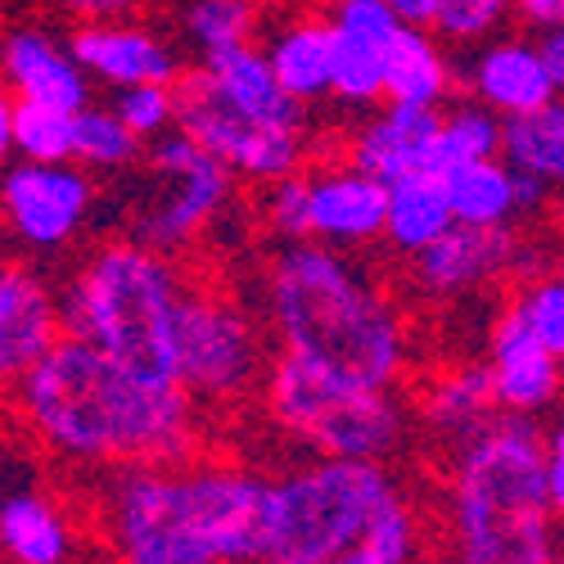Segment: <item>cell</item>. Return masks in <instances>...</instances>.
Returning <instances> with one entry per match:
<instances>
[{
    "label": "cell",
    "mask_w": 564,
    "mask_h": 564,
    "mask_svg": "<svg viewBox=\"0 0 564 564\" xmlns=\"http://www.w3.org/2000/svg\"><path fill=\"white\" fill-rule=\"evenodd\" d=\"M10 389L23 434L77 469L181 465L199 447V402L176 375L140 370L77 335Z\"/></svg>",
    "instance_id": "cell-1"
},
{
    "label": "cell",
    "mask_w": 564,
    "mask_h": 564,
    "mask_svg": "<svg viewBox=\"0 0 564 564\" xmlns=\"http://www.w3.org/2000/svg\"><path fill=\"white\" fill-rule=\"evenodd\" d=\"M262 303L280 352L357 384H402L411 361L402 312L344 249L316 240L280 245L262 271Z\"/></svg>",
    "instance_id": "cell-2"
},
{
    "label": "cell",
    "mask_w": 564,
    "mask_h": 564,
    "mask_svg": "<svg viewBox=\"0 0 564 564\" xmlns=\"http://www.w3.org/2000/svg\"><path fill=\"white\" fill-rule=\"evenodd\" d=\"M555 510L546 492V430L497 415L452 447L443 533L447 564H555Z\"/></svg>",
    "instance_id": "cell-3"
},
{
    "label": "cell",
    "mask_w": 564,
    "mask_h": 564,
    "mask_svg": "<svg viewBox=\"0 0 564 564\" xmlns=\"http://www.w3.org/2000/svg\"><path fill=\"white\" fill-rule=\"evenodd\" d=\"M425 546L420 510L384 460L307 456L271 479L267 555L280 564H330L370 551L389 564H415Z\"/></svg>",
    "instance_id": "cell-4"
},
{
    "label": "cell",
    "mask_w": 564,
    "mask_h": 564,
    "mask_svg": "<svg viewBox=\"0 0 564 564\" xmlns=\"http://www.w3.org/2000/svg\"><path fill=\"white\" fill-rule=\"evenodd\" d=\"M191 299L172 253L118 235L90 253L64 290L68 335L140 370L176 375V325Z\"/></svg>",
    "instance_id": "cell-5"
},
{
    "label": "cell",
    "mask_w": 564,
    "mask_h": 564,
    "mask_svg": "<svg viewBox=\"0 0 564 564\" xmlns=\"http://www.w3.org/2000/svg\"><path fill=\"white\" fill-rule=\"evenodd\" d=\"M262 411L307 456H339V460H393L411 443V406L398 389H375L344 380L335 370H321L303 357L275 352Z\"/></svg>",
    "instance_id": "cell-6"
},
{
    "label": "cell",
    "mask_w": 564,
    "mask_h": 564,
    "mask_svg": "<svg viewBox=\"0 0 564 564\" xmlns=\"http://www.w3.org/2000/svg\"><path fill=\"white\" fill-rule=\"evenodd\" d=\"M235 199V172L181 127L159 135L122 185V235L159 253L191 249Z\"/></svg>",
    "instance_id": "cell-7"
},
{
    "label": "cell",
    "mask_w": 564,
    "mask_h": 564,
    "mask_svg": "<svg viewBox=\"0 0 564 564\" xmlns=\"http://www.w3.org/2000/svg\"><path fill=\"white\" fill-rule=\"evenodd\" d=\"M96 506L113 564H221L208 542L185 460L113 469Z\"/></svg>",
    "instance_id": "cell-8"
},
{
    "label": "cell",
    "mask_w": 564,
    "mask_h": 564,
    "mask_svg": "<svg viewBox=\"0 0 564 564\" xmlns=\"http://www.w3.org/2000/svg\"><path fill=\"white\" fill-rule=\"evenodd\" d=\"M267 344L258 321L221 294L191 290L176 325V380L195 393V402L230 406L267 384Z\"/></svg>",
    "instance_id": "cell-9"
},
{
    "label": "cell",
    "mask_w": 564,
    "mask_h": 564,
    "mask_svg": "<svg viewBox=\"0 0 564 564\" xmlns=\"http://www.w3.org/2000/svg\"><path fill=\"white\" fill-rule=\"evenodd\" d=\"M176 105H181L176 127L185 135H195L240 181L271 185V181L299 176L307 163V127L262 122V118L230 109L199 73H185L176 82Z\"/></svg>",
    "instance_id": "cell-10"
},
{
    "label": "cell",
    "mask_w": 564,
    "mask_h": 564,
    "mask_svg": "<svg viewBox=\"0 0 564 564\" xmlns=\"http://www.w3.org/2000/svg\"><path fill=\"white\" fill-rule=\"evenodd\" d=\"M6 230L23 253L51 258L68 249L96 213V181L82 163H28L14 159L0 181Z\"/></svg>",
    "instance_id": "cell-11"
},
{
    "label": "cell",
    "mask_w": 564,
    "mask_h": 564,
    "mask_svg": "<svg viewBox=\"0 0 564 564\" xmlns=\"http://www.w3.org/2000/svg\"><path fill=\"white\" fill-rule=\"evenodd\" d=\"M484 366L492 375V393L501 415L538 420L564 398V361L533 335V325L514 312V303L488 325Z\"/></svg>",
    "instance_id": "cell-12"
},
{
    "label": "cell",
    "mask_w": 564,
    "mask_h": 564,
    "mask_svg": "<svg viewBox=\"0 0 564 564\" xmlns=\"http://www.w3.org/2000/svg\"><path fill=\"white\" fill-rule=\"evenodd\" d=\"M307 226L316 245H330L344 253L384 240L389 181L370 176L352 159L312 167L307 172Z\"/></svg>",
    "instance_id": "cell-13"
},
{
    "label": "cell",
    "mask_w": 564,
    "mask_h": 564,
    "mask_svg": "<svg viewBox=\"0 0 564 564\" xmlns=\"http://www.w3.org/2000/svg\"><path fill=\"white\" fill-rule=\"evenodd\" d=\"M524 267V245L514 240L510 226H452L438 245L411 258V280L415 290L434 299H460L475 294L492 280Z\"/></svg>",
    "instance_id": "cell-14"
},
{
    "label": "cell",
    "mask_w": 564,
    "mask_h": 564,
    "mask_svg": "<svg viewBox=\"0 0 564 564\" xmlns=\"http://www.w3.org/2000/svg\"><path fill=\"white\" fill-rule=\"evenodd\" d=\"M0 68H6V86L14 100L51 105L82 113L90 109V73L82 68L73 41H59L41 23H14L0 45Z\"/></svg>",
    "instance_id": "cell-15"
},
{
    "label": "cell",
    "mask_w": 564,
    "mask_h": 564,
    "mask_svg": "<svg viewBox=\"0 0 564 564\" xmlns=\"http://www.w3.org/2000/svg\"><path fill=\"white\" fill-rule=\"evenodd\" d=\"M460 77L469 86V100L488 105L506 122L524 118V113H538L551 100H560L542 45L524 41V36H492V41H484L479 51L465 59Z\"/></svg>",
    "instance_id": "cell-16"
},
{
    "label": "cell",
    "mask_w": 564,
    "mask_h": 564,
    "mask_svg": "<svg viewBox=\"0 0 564 564\" xmlns=\"http://www.w3.org/2000/svg\"><path fill=\"white\" fill-rule=\"evenodd\" d=\"M348 159L389 185L415 172H443V113L415 105L375 109L352 131Z\"/></svg>",
    "instance_id": "cell-17"
},
{
    "label": "cell",
    "mask_w": 564,
    "mask_h": 564,
    "mask_svg": "<svg viewBox=\"0 0 564 564\" xmlns=\"http://www.w3.org/2000/svg\"><path fill=\"white\" fill-rule=\"evenodd\" d=\"M68 335L64 299L45 285L28 262H10L0 271V370L14 384L45 352Z\"/></svg>",
    "instance_id": "cell-18"
},
{
    "label": "cell",
    "mask_w": 564,
    "mask_h": 564,
    "mask_svg": "<svg viewBox=\"0 0 564 564\" xmlns=\"http://www.w3.org/2000/svg\"><path fill=\"white\" fill-rule=\"evenodd\" d=\"M73 51L82 59V68L90 73V82L127 90V86H150V82H181V64L176 51L150 28L127 23V19H96L82 23L73 36Z\"/></svg>",
    "instance_id": "cell-19"
},
{
    "label": "cell",
    "mask_w": 564,
    "mask_h": 564,
    "mask_svg": "<svg viewBox=\"0 0 564 564\" xmlns=\"http://www.w3.org/2000/svg\"><path fill=\"white\" fill-rule=\"evenodd\" d=\"M0 551L10 564H73L77 524L68 506L41 484H14L0 506Z\"/></svg>",
    "instance_id": "cell-20"
},
{
    "label": "cell",
    "mask_w": 564,
    "mask_h": 564,
    "mask_svg": "<svg viewBox=\"0 0 564 564\" xmlns=\"http://www.w3.org/2000/svg\"><path fill=\"white\" fill-rule=\"evenodd\" d=\"M267 59L299 105L335 96V28L321 14H299L267 32Z\"/></svg>",
    "instance_id": "cell-21"
},
{
    "label": "cell",
    "mask_w": 564,
    "mask_h": 564,
    "mask_svg": "<svg viewBox=\"0 0 564 564\" xmlns=\"http://www.w3.org/2000/svg\"><path fill=\"white\" fill-rule=\"evenodd\" d=\"M497 415L501 406L492 393L488 366H452L434 375L425 398H420V425L447 447H460L465 438H475Z\"/></svg>",
    "instance_id": "cell-22"
},
{
    "label": "cell",
    "mask_w": 564,
    "mask_h": 564,
    "mask_svg": "<svg viewBox=\"0 0 564 564\" xmlns=\"http://www.w3.org/2000/svg\"><path fill=\"white\" fill-rule=\"evenodd\" d=\"M452 59L443 51V36L430 28L406 23L398 41L384 55V96L389 105H415V109H438L452 96Z\"/></svg>",
    "instance_id": "cell-23"
},
{
    "label": "cell",
    "mask_w": 564,
    "mask_h": 564,
    "mask_svg": "<svg viewBox=\"0 0 564 564\" xmlns=\"http://www.w3.org/2000/svg\"><path fill=\"white\" fill-rule=\"evenodd\" d=\"M452 226H456V208H452L443 172H415V176H402V181L389 185L384 245L393 253H402V258L425 253Z\"/></svg>",
    "instance_id": "cell-24"
},
{
    "label": "cell",
    "mask_w": 564,
    "mask_h": 564,
    "mask_svg": "<svg viewBox=\"0 0 564 564\" xmlns=\"http://www.w3.org/2000/svg\"><path fill=\"white\" fill-rule=\"evenodd\" d=\"M447 195L460 226H510L520 217V172L506 159H479L447 167Z\"/></svg>",
    "instance_id": "cell-25"
},
{
    "label": "cell",
    "mask_w": 564,
    "mask_h": 564,
    "mask_svg": "<svg viewBox=\"0 0 564 564\" xmlns=\"http://www.w3.org/2000/svg\"><path fill=\"white\" fill-rule=\"evenodd\" d=\"M0 150L28 163H77V113L6 96Z\"/></svg>",
    "instance_id": "cell-26"
},
{
    "label": "cell",
    "mask_w": 564,
    "mask_h": 564,
    "mask_svg": "<svg viewBox=\"0 0 564 564\" xmlns=\"http://www.w3.org/2000/svg\"><path fill=\"white\" fill-rule=\"evenodd\" d=\"M501 159L514 172L542 181L551 195H564V96L551 100L538 113L510 118L506 122V150H501Z\"/></svg>",
    "instance_id": "cell-27"
},
{
    "label": "cell",
    "mask_w": 564,
    "mask_h": 564,
    "mask_svg": "<svg viewBox=\"0 0 564 564\" xmlns=\"http://www.w3.org/2000/svg\"><path fill=\"white\" fill-rule=\"evenodd\" d=\"M393 10L452 45H484L501 32L514 0H393Z\"/></svg>",
    "instance_id": "cell-28"
},
{
    "label": "cell",
    "mask_w": 564,
    "mask_h": 564,
    "mask_svg": "<svg viewBox=\"0 0 564 564\" xmlns=\"http://www.w3.org/2000/svg\"><path fill=\"white\" fill-rule=\"evenodd\" d=\"M145 154H150V145L127 127V118L113 105H90L77 113V163L86 172L122 176V172L140 167Z\"/></svg>",
    "instance_id": "cell-29"
},
{
    "label": "cell",
    "mask_w": 564,
    "mask_h": 564,
    "mask_svg": "<svg viewBox=\"0 0 564 564\" xmlns=\"http://www.w3.org/2000/svg\"><path fill=\"white\" fill-rule=\"evenodd\" d=\"M258 0H185L181 6V36L195 45L199 59L235 45H253L258 36Z\"/></svg>",
    "instance_id": "cell-30"
},
{
    "label": "cell",
    "mask_w": 564,
    "mask_h": 564,
    "mask_svg": "<svg viewBox=\"0 0 564 564\" xmlns=\"http://www.w3.org/2000/svg\"><path fill=\"white\" fill-rule=\"evenodd\" d=\"M506 150V118L479 100H465L443 113V172L479 159H501Z\"/></svg>",
    "instance_id": "cell-31"
},
{
    "label": "cell",
    "mask_w": 564,
    "mask_h": 564,
    "mask_svg": "<svg viewBox=\"0 0 564 564\" xmlns=\"http://www.w3.org/2000/svg\"><path fill=\"white\" fill-rule=\"evenodd\" d=\"M384 55L380 45L352 41L344 32H335V100L344 109H375L389 105L384 96Z\"/></svg>",
    "instance_id": "cell-32"
},
{
    "label": "cell",
    "mask_w": 564,
    "mask_h": 564,
    "mask_svg": "<svg viewBox=\"0 0 564 564\" xmlns=\"http://www.w3.org/2000/svg\"><path fill=\"white\" fill-rule=\"evenodd\" d=\"M514 312H520L533 335L564 361V275L551 271V275H533L520 285V294H514Z\"/></svg>",
    "instance_id": "cell-33"
},
{
    "label": "cell",
    "mask_w": 564,
    "mask_h": 564,
    "mask_svg": "<svg viewBox=\"0 0 564 564\" xmlns=\"http://www.w3.org/2000/svg\"><path fill=\"white\" fill-rule=\"evenodd\" d=\"M113 109L127 118V127L140 135V140H159L167 131H176V86L167 82H150V86H127L113 96Z\"/></svg>",
    "instance_id": "cell-34"
},
{
    "label": "cell",
    "mask_w": 564,
    "mask_h": 564,
    "mask_svg": "<svg viewBox=\"0 0 564 564\" xmlns=\"http://www.w3.org/2000/svg\"><path fill=\"white\" fill-rule=\"evenodd\" d=\"M330 28L352 36V41H366V45H389L398 41V32L406 28V19L393 10V0H330Z\"/></svg>",
    "instance_id": "cell-35"
},
{
    "label": "cell",
    "mask_w": 564,
    "mask_h": 564,
    "mask_svg": "<svg viewBox=\"0 0 564 564\" xmlns=\"http://www.w3.org/2000/svg\"><path fill=\"white\" fill-rule=\"evenodd\" d=\"M262 221L285 245L312 240V226H307V172L267 185V195H262Z\"/></svg>",
    "instance_id": "cell-36"
},
{
    "label": "cell",
    "mask_w": 564,
    "mask_h": 564,
    "mask_svg": "<svg viewBox=\"0 0 564 564\" xmlns=\"http://www.w3.org/2000/svg\"><path fill=\"white\" fill-rule=\"evenodd\" d=\"M546 492H551V510L564 529V411L551 420L546 430Z\"/></svg>",
    "instance_id": "cell-37"
},
{
    "label": "cell",
    "mask_w": 564,
    "mask_h": 564,
    "mask_svg": "<svg viewBox=\"0 0 564 564\" xmlns=\"http://www.w3.org/2000/svg\"><path fill=\"white\" fill-rule=\"evenodd\" d=\"M59 6L82 23H96V19H127L140 0H59Z\"/></svg>",
    "instance_id": "cell-38"
},
{
    "label": "cell",
    "mask_w": 564,
    "mask_h": 564,
    "mask_svg": "<svg viewBox=\"0 0 564 564\" xmlns=\"http://www.w3.org/2000/svg\"><path fill=\"white\" fill-rule=\"evenodd\" d=\"M538 45H542V55H546V68H551V77H555V90L564 96V23H555V28H542Z\"/></svg>",
    "instance_id": "cell-39"
},
{
    "label": "cell",
    "mask_w": 564,
    "mask_h": 564,
    "mask_svg": "<svg viewBox=\"0 0 564 564\" xmlns=\"http://www.w3.org/2000/svg\"><path fill=\"white\" fill-rule=\"evenodd\" d=\"M514 10H520L533 28H555L560 23V0H514Z\"/></svg>",
    "instance_id": "cell-40"
},
{
    "label": "cell",
    "mask_w": 564,
    "mask_h": 564,
    "mask_svg": "<svg viewBox=\"0 0 564 564\" xmlns=\"http://www.w3.org/2000/svg\"><path fill=\"white\" fill-rule=\"evenodd\" d=\"M330 564H389V560L370 555V551H352V555H344V560H330Z\"/></svg>",
    "instance_id": "cell-41"
},
{
    "label": "cell",
    "mask_w": 564,
    "mask_h": 564,
    "mask_svg": "<svg viewBox=\"0 0 564 564\" xmlns=\"http://www.w3.org/2000/svg\"><path fill=\"white\" fill-rule=\"evenodd\" d=\"M258 6H262V10H290L294 0H258Z\"/></svg>",
    "instance_id": "cell-42"
},
{
    "label": "cell",
    "mask_w": 564,
    "mask_h": 564,
    "mask_svg": "<svg viewBox=\"0 0 564 564\" xmlns=\"http://www.w3.org/2000/svg\"><path fill=\"white\" fill-rule=\"evenodd\" d=\"M245 564H280V560H271V555H258V560H245Z\"/></svg>",
    "instance_id": "cell-43"
},
{
    "label": "cell",
    "mask_w": 564,
    "mask_h": 564,
    "mask_svg": "<svg viewBox=\"0 0 564 564\" xmlns=\"http://www.w3.org/2000/svg\"><path fill=\"white\" fill-rule=\"evenodd\" d=\"M560 23H564V0H560Z\"/></svg>",
    "instance_id": "cell-44"
},
{
    "label": "cell",
    "mask_w": 564,
    "mask_h": 564,
    "mask_svg": "<svg viewBox=\"0 0 564 564\" xmlns=\"http://www.w3.org/2000/svg\"><path fill=\"white\" fill-rule=\"evenodd\" d=\"M560 275H564V253H560Z\"/></svg>",
    "instance_id": "cell-45"
},
{
    "label": "cell",
    "mask_w": 564,
    "mask_h": 564,
    "mask_svg": "<svg viewBox=\"0 0 564 564\" xmlns=\"http://www.w3.org/2000/svg\"><path fill=\"white\" fill-rule=\"evenodd\" d=\"M555 564H564V551H560V560H555Z\"/></svg>",
    "instance_id": "cell-46"
}]
</instances>
